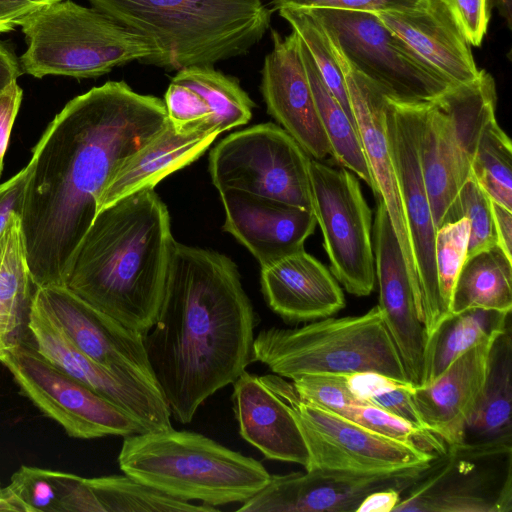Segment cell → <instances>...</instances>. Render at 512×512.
<instances>
[{"label": "cell", "instance_id": "603a6c76", "mask_svg": "<svg viewBox=\"0 0 512 512\" xmlns=\"http://www.w3.org/2000/svg\"><path fill=\"white\" fill-rule=\"evenodd\" d=\"M375 15L452 85L479 76L471 46L442 0H421L411 9L379 11Z\"/></svg>", "mask_w": 512, "mask_h": 512}, {"label": "cell", "instance_id": "52a82bcc", "mask_svg": "<svg viewBox=\"0 0 512 512\" xmlns=\"http://www.w3.org/2000/svg\"><path fill=\"white\" fill-rule=\"evenodd\" d=\"M27 45L23 73L94 78L133 61L155 65L158 53L142 35L94 7L62 0L20 24Z\"/></svg>", "mask_w": 512, "mask_h": 512}, {"label": "cell", "instance_id": "74e56055", "mask_svg": "<svg viewBox=\"0 0 512 512\" xmlns=\"http://www.w3.org/2000/svg\"><path fill=\"white\" fill-rule=\"evenodd\" d=\"M4 489L13 511L63 512L52 470L22 465Z\"/></svg>", "mask_w": 512, "mask_h": 512}, {"label": "cell", "instance_id": "d590c367", "mask_svg": "<svg viewBox=\"0 0 512 512\" xmlns=\"http://www.w3.org/2000/svg\"><path fill=\"white\" fill-rule=\"evenodd\" d=\"M339 415L377 434L413 445L435 458L447 451L448 446L437 435L377 406L354 404Z\"/></svg>", "mask_w": 512, "mask_h": 512}, {"label": "cell", "instance_id": "f546056e", "mask_svg": "<svg viewBox=\"0 0 512 512\" xmlns=\"http://www.w3.org/2000/svg\"><path fill=\"white\" fill-rule=\"evenodd\" d=\"M509 323L510 313L482 308L449 315L427 340L422 386L434 382L467 350L500 335Z\"/></svg>", "mask_w": 512, "mask_h": 512}, {"label": "cell", "instance_id": "1f68e13d", "mask_svg": "<svg viewBox=\"0 0 512 512\" xmlns=\"http://www.w3.org/2000/svg\"><path fill=\"white\" fill-rule=\"evenodd\" d=\"M172 81L195 90L212 114V128L220 134L244 125L252 117L255 106L238 80L213 66H193L178 70Z\"/></svg>", "mask_w": 512, "mask_h": 512}, {"label": "cell", "instance_id": "ba28073f", "mask_svg": "<svg viewBox=\"0 0 512 512\" xmlns=\"http://www.w3.org/2000/svg\"><path fill=\"white\" fill-rule=\"evenodd\" d=\"M493 77L485 70L468 83L453 86L426 104L419 152L436 230L441 227L462 185L471 176L479 135L495 116Z\"/></svg>", "mask_w": 512, "mask_h": 512}, {"label": "cell", "instance_id": "d6a6232c", "mask_svg": "<svg viewBox=\"0 0 512 512\" xmlns=\"http://www.w3.org/2000/svg\"><path fill=\"white\" fill-rule=\"evenodd\" d=\"M471 176L492 201L512 210V145L496 116L481 130L471 162Z\"/></svg>", "mask_w": 512, "mask_h": 512}, {"label": "cell", "instance_id": "44dd1931", "mask_svg": "<svg viewBox=\"0 0 512 512\" xmlns=\"http://www.w3.org/2000/svg\"><path fill=\"white\" fill-rule=\"evenodd\" d=\"M223 230L233 235L265 268L304 250L316 228L313 211L238 189L219 192Z\"/></svg>", "mask_w": 512, "mask_h": 512}, {"label": "cell", "instance_id": "7bdbcfd3", "mask_svg": "<svg viewBox=\"0 0 512 512\" xmlns=\"http://www.w3.org/2000/svg\"><path fill=\"white\" fill-rule=\"evenodd\" d=\"M421 0H273L274 7L295 9H337L351 11H401L416 7Z\"/></svg>", "mask_w": 512, "mask_h": 512}, {"label": "cell", "instance_id": "5b68a950", "mask_svg": "<svg viewBox=\"0 0 512 512\" xmlns=\"http://www.w3.org/2000/svg\"><path fill=\"white\" fill-rule=\"evenodd\" d=\"M117 461L124 474L145 486L212 507L247 501L271 476L258 460L173 427L125 436Z\"/></svg>", "mask_w": 512, "mask_h": 512}, {"label": "cell", "instance_id": "3957f363", "mask_svg": "<svg viewBox=\"0 0 512 512\" xmlns=\"http://www.w3.org/2000/svg\"><path fill=\"white\" fill-rule=\"evenodd\" d=\"M175 243L169 211L156 191L135 192L98 211L76 250L66 286L144 334L158 316Z\"/></svg>", "mask_w": 512, "mask_h": 512}, {"label": "cell", "instance_id": "8992f818", "mask_svg": "<svg viewBox=\"0 0 512 512\" xmlns=\"http://www.w3.org/2000/svg\"><path fill=\"white\" fill-rule=\"evenodd\" d=\"M253 361L290 380L304 375L377 372L410 382L378 305L362 315L264 329L254 338Z\"/></svg>", "mask_w": 512, "mask_h": 512}, {"label": "cell", "instance_id": "4316f807", "mask_svg": "<svg viewBox=\"0 0 512 512\" xmlns=\"http://www.w3.org/2000/svg\"><path fill=\"white\" fill-rule=\"evenodd\" d=\"M511 325L495 339L484 389L467 423L461 450L477 456H502L512 451Z\"/></svg>", "mask_w": 512, "mask_h": 512}, {"label": "cell", "instance_id": "ac0fdd59", "mask_svg": "<svg viewBox=\"0 0 512 512\" xmlns=\"http://www.w3.org/2000/svg\"><path fill=\"white\" fill-rule=\"evenodd\" d=\"M376 198L372 239L378 306L410 383L419 387L424 379L426 330L418 317L411 281L390 217L382 198Z\"/></svg>", "mask_w": 512, "mask_h": 512}, {"label": "cell", "instance_id": "c3c4849f", "mask_svg": "<svg viewBox=\"0 0 512 512\" xmlns=\"http://www.w3.org/2000/svg\"><path fill=\"white\" fill-rule=\"evenodd\" d=\"M401 494L402 491L395 488L373 491L361 501L356 512H393Z\"/></svg>", "mask_w": 512, "mask_h": 512}, {"label": "cell", "instance_id": "9c48e42d", "mask_svg": "<svg viewBox=\"0 0 512 512\" xmlns=\"http://www.w3.org/2000/svg\"><path fill=\"white\" fill-rule=\"evenodd\" d=\"M350 66L383 94L431 103L453 87L372 12L311 9Z\"/></svg>", "mask_w": 512, "mask_h": 512}, {"label": "cell", "instance_id": "484cf974", "mask_svg": "<svg viewBox=\"0 0 512 512\" xmlns=\"http://www.w3.org/2000/svg\"><path fill=\"white\" fill-rule=\"evenodd\" d=\"M219 134L178 131L169 121L112 174L100 195L98 211L135 192L154 189L165 177L198 159Z\"/></svg>", "mask_w": 512, "mask_h": 512}, {"label": "cell", "instance_id": "ab89813d", "mask_svg": "<svg viewBox=\"0 0 512 512\" xmlns=\"http://www.w3.org/2000/svg\"><path fill=\"white\" fill-rule=\"evenodd\" d=\"M164 104L168 119L176 130L217 131L212 128L209 107L192 88L171 81L164 96Z\"/></svg>", "mask_w": 512, "mask_h": 512}, {"label": "cell", "instance_id": "30bf717a", "mask_svg": "<svg viewBox=\"0 0 512 512\" xmlns=\"http://www.w3.org/2000/svg\"><path fill=\"white\" fill-rule=\"evenodd\" d=\"M310 156L281 126L268 122L232 133L209 156L218 192L238 189L312 210Z\"/></svg>", "mask_w": 512, "mask_h": 512}, {"label": "cell", "instance_id": "681fc988", "mask_svg": "<svg viewBox=\"0 0 512 512\" xmlns=\"http://www.w3.org/2000/svg\"><path fill=\"white\" fill-rule=\"evenodd\" d=\"M22 74L19 59L0 43V93Z\"/></svg>", "mask_w": 512, "mask_h": 512}, {"label": "cell", "instance_id": "8fae6325", "mask_svg": "<svg viewBox=\"0 0 512 512\" xmlns=\"http://www.w3.org/2000/svg\"><path fill=\"white\" fill-rule=\"evenodd\" d=\"M260 378L297 420L309 452L305 470L381 474L429 465L435 459L413 445L377 434L305 401L292 381L284 377L268 374Z\"/></svg>", "mask_w": 512, "mask_h": 512}, {"label": "cell", "instance_id": "9a60e30c", "mask_svg": "<svg viewBox=\"0 0 512 512\" xmlns=\"http://www.w3.org/2000/svg\"><path fill=\"white\" fill-rule=\"evenodd\" d=\"M33 304L75 348L101 366L159 387L147 359L142 333L94 308L67 286L36 288Z\"/></svg>", "mask_w": 512, "mask_h": 512}, {"label": "cell", "instance_id": "cb8c5ba5", "mask_svg": "<svg viewBox=\"0 0 512 512\" xmlns=\"http://www.w3.org/2000/svg\"><path fill=\"white\" fill-rule=\"evenodd\" d=\"M261 288L269 307L291 323L330 317L345 307L336 278L305 250L261 268Z\"/></svg>", "mask_w": 512, "mask_h": 512}, {"label": "cell", "instance_id": "8d00e7d4", "mask_svg": "<svg viewBox=\"0 0 512 512\" xmlns=\"http://www.w3.org/2000/svg\"><path fill=\"white\" fill-rule=\"evenodd\" d=\"M461 218L469 222L467 257L497 244L491 199L472 176L460 188L444 224Z\"/></svg>", "mask_w": 512, "mask_h": 512}, {"label": "cell", "instance_id": "f907efd6", "mask_svg": "<svg viewBox=\"0 0 512 512\" xmlns=\"http://www.w3.org/2000/svg\"><path fill=\"white\" fill-rule=\"evenodd\" d=\"M489 5H493L498 9L506 25L511 29V0H489Z\"/></svg>", "mask_w": 512, "mask_h": 512}, {"label": "cell", "instance_id": "b9f144b4", "mask_svg": "<svg viewBox=\"0 0 512 512\" xmlns=\"http://www.w3.org/2000/svg\"><path fill=\"white\" fill-rule=\"evenodd\" d=\"M470 46L482 44L490 20L489 0H442Z\"/></svg>", "mask_w": 512, "mask_h": 512}, {"label": "cell", "instance_id": "836d02e7", "mask_svg": "<svg viewBox=\"0 0 512 512\" xmlns=\"http://www.w3.org/2000/svg\"><path fill=\"white\" fill-rule=\"evenodd\" d=\"M278 11L305 46L324 84L356 125L344 76L322 23L310 10L285 7Z\"/></svg>", "mask_w": 512, "mask_h": 512}, {"label": "cell", "instance_id": "7a4b0ae2", "mask_svg": "<svg viewBox=\"0 0 512 512\" xmlns=\"http://www.w3.org/2000/svg\"><path fill=\"white\" fill-rule=\"evenodd\" d=\"M256 322L229 257L175 243L160 310L143 342L177 422L190 423L205 400L253 362Z\"/></svg>", "mask_w": 512, "mask_h": 512}, {"label": "cell", "instance_id": "e575fe53", "mask_svg": "<svg viewBox=\"0 0 512 512\" xmlns=\"http://www.w3.org/2000/svg\"><path fill=\"white\" fill-rule=\"evenodd\" d=\"M346 381L352 394L362 403L377 406L426 429L415 407L412 398L414 386L410 382L377 372L348 374Z\"/></svg>", "mask_w": 512, "mask_h": 512}, {"label": "cell", "instance_id": "7402d4cb", "mask_svg": "<svg viewBox=\"0 0 512 512\" xmlns=\"http://www.w3.org/2000/svg\"><path fill=\"white\" fill-rule=\"evenodd\" d=\"M497 337L467 350L434 382L413 388L412 398L425 428L447 446L463 443L467 423L484 389Z\"/></svg>", "mask_w": 512, "mask_h": 512}, {"label": "cell", "instance_id": "f6af8a7d", "mask_svg": "<svg viewBox=\"0 0 512 512\" xmlns=\"http://www.w3.org/2000/svg\"><path fill=\"white\" fill-rule=\"evenodd\" d=\"M22 97L23 91L17 81L12 82L0 93V176L3 170V161L11 130L17 117Z\"/></svg>", "mask_w": 512, "mask_h": 512}, {"label": "cell", "instance_id": "5bb4252c", "mask_svg": "<svg viewBox=\"0 0 512 512\" xmlns=\"http://www.w3.org/2000/svg\"><path fill=\"white\" fill-rule=\"evenodd\" d=\"M0 363L21 392L70 437L96 439L147 432L122 408L47 360L31 340L8 348Z\"/></svg>", "mask_w": 512, "mask_h": 512}, {"label": "cell", "instance_id": "e0dca14e", "mask_svg": "<svg viewBox=\"0 0 512 512\" xmlns=\"http://www.w3.org/2000/svg\"><path fill=\"white\" fill-rule=\"evenodd\" d=\"M28 329L31 342L41 355L122 408L147 432L173 427L169 406L159 387L140 379L116 374L83 354L33 302Z\"/></svg>", "mask_w": 512, "mask_h": 512}, {"label": "cell", "instance_id": "ffe728a7", "mask_svg": "<svg viewBox=\"0 0 512 512\" xmlns=\"http://www.w3.org/2000/svg\"><path fill=\"white\" fill-rule=\"evenodd\" d=\"M273 47L261 70L268 113L316 160L331 154L300 53L298 35L271 32Z\"/></svg>", "mask_w": 512, "mask_h": 512}, {"label": "cell", "instance_id": "d4e9b609", "mask_svg": "<svg viewBox=\"0 0 512 512\" xmlns=\"http://www.w3.org/2000/svg\"><path fill=\"white\" fill-rule=\"evenodd\" d=\"M232 402L240 435L266 458L308 466L309 452L289 407L246 370L234 381Z\"/></svg>", "mask_w": 512, "mask_h": 512}, {"label": "cell", "instance_id": "7dc6e473", "mask_svg": "<svg viewBox=\"0 0 512 512\" xmlns=\"http://www.w3.org/2000/svg\"><path fill=\"white\" fill-rule=\"evenodd\" d=\"M497 244L512 258V210L491 200Z\"/></svg>", "mask_w": 512, "mask_h": 512}, {"label": "cell", "instance_id": "277c9868", "mask_svg": "<svg viewBox=\"0 0 512 512\" xmlns=\"http://www.w3.org/2000/svg\"><path fill=\"white\" fill-rule=\"evenodd\" d=\"M120 25L144 36L156 66L180 70L248 53L270 27L261 0H88Z\"/></svg>", "mask_w": 512, "mask_h": 512}, {"label": "cell", "instance_id": "83f0119b", "mask_svg": "<svg viewBox=\"0 0 512 512\" xmlns=\"http://www.w3.org/2000/svg\"><path fill=\"white\" fill-rule=\"evenodd\" d=\"M34 291L21 217L13 213L0 233V356L31 340L28 321Z\"/></svg>", "mask_w": 512, "mask_h": 512}, {"label": "cell", "instance_id": "4dcf8cb0", "mask_svg": "<svg viewBox=\"0 0 512 512\" xmlns=\"http://www.w3.org/2000/svg\"><path fill=\"white\" fill-rule=\"evenodd\" d=\"M299 38V37H298ZM300 53L316 109L329 142L331 156L363 180L376 194L357 126L322 81L308 51L299 39Z\"/></svg>", "mask_w": 512, "mask_h": 512}, {"label": "cell", "instance_id": "816d5d0a", "mask_svg": "<svg viewBox=\"0 0 512 512\" xmlns=\"http://www.w3.org/2000/svg\"><path fill=\"white\" fill-rule=\"evenodd\" d=\"M0 511H13L12 505L10 504L5 489L0 487Z\"/></svg>", "mask_w": 512, "mask_h": 512}, {"label": "cell", "instance_id": "f35d334b", "mask_svg": "<svg viewBox=\"0 0 512 512\" xmlns=\"http://www.w3.org/2000/svg\"><path fill=\"white\" fill-rule=\"evenodd\" d=\"M469 222L461 218L443 224L436 230L435 267L439 295L450 314L453 288L467 257Z\"/></svg>", "mask_w": 512, "mask_h": 512}, {"label": "cell", "instance_id": "4fadbf2b", "mask_svg": "<svg viewBox=\"0 0 512 512\" xmlns=\"http://www.w3.org/2000/svg\"><path fill=\"white\" fill-rule=\"evenodd\" d=\"M312 210L323 234L330 271L345 290L358 297L376 282L372 213L357 176L310 158Z\"/></svg>", "mask_w": 512, "mask_h": 512}, {"label": "cell", "instance_id": "60d3db41", "mask_svg": "<svg viewBox=\"0 0 512 512\" xmlns=\"http://www.w3.org/2000/svg\"><path fill=\"white\" fill-rule=\"evenodd\" d=\"M291 381L302 399L338 415L349 406L362 403L350 391L346 375H304Z\"/></svg>", "mask_w": 512, "mask_h": 512}, {"label": "cell", "instance_id": "ee69618b", "mask_svg": "<svg viewBox=\"0 0 512 512\" xmlns=\"http://www.w3.org/2000/svg\"><path fill=\"white\" fill-rule=\"evenodd\" d=\"M29 175L30 164L28 163L17 174L0 184V233L13 213L21 215Z\"/></svg>", "mask_w": 512, "mask_h": 512}, {"label": "cell", "instance_id": "f1b7e54d", "mask_svg": "<svg viewBox=\"0 0 512 512\" xmlns=\"http://www.w3.org/2000/svg\"><path fill=\"white\" fill-rule=\"evenodd\" d=\"M471 308L511 313L512 258L498 244L467 257L458 274L450 315Z\"/></svg>", "mask_w": 512, "mask_h": 512}, {"label": "cell", "instance_id": "7c38bea8", "mask_svg": "<svg viewBox=\"0 0 512 512\" xmlns=\"http://www.w3.org/2000/svg\"><path fill=\"white\" fill-rule=\"evenodd\" d=\"M426 104L404 103L386 97L384 116L388 147L419 283L420 321L425 327L428 340L450 314L438 290L435 267L436 228L419 152V136Z\"/></svg>", "mask_w": 512, "mask_h": 512}, {"label": "cell", "instance_id": "6da1fadb", "mask_svg": "<svg viewBox=\"0 0 512 512\" xmlns=\"http://www.w3.org/2000/svg\"><path fill=\"white\" fill-rule=\"evenodd\" d=\"M169 122L164 101L108 81L71 99L34 147L21 210L36 288L66 286L112 174Z\"/></svg>", "mask_w": 512, "mask_h": 512}, {"label": "cell", "instance_id": "2e32d148", "mask_svg": "<svg viewBox=\"0 0 512 512\" xmlns=\"http://www.w3.org/2000/svg\"><path fill=\"white\" fill-rule=\"evenodd\" d=\"M430 464L381 474L310 469L271 475L265 487L243 502L237 511L356 512L361 501L373 491L408 490Z\"/></svg>", "mask_w": 512, "mask_h": 512}, {"label": "cell", "instance_id": "d6986e66", "mask_svg": "<svg viewBox=\"0 0 512 512\" xmlns=\"http://www.w3.org/2000/svg\"><path fill=\"white\" fill-rule=\"evenodd\" d=\"M331 45L344 76L350 105L375 185V197L382 198L390 217L405 260L419 316L420 292L415 261L386 136L384 109L387 96L354 70L332 42Z\"/></svg>", "mask_w": 512, "mask_h": 512}, {"label": "cell", "instance_id": "bcb514c9", "mask_svg": "<svg viewBox=\"0 0 512 512\" xmlns=\"http://www.w3.org/2000/svg\"><path fill=\"white\" fill-rule=\"evenodd\" d=\"M62 0H0V33L20 27L30 16Z\"/></svg>", "mask_w": 512, "mask_h": 512}]
</instances>
